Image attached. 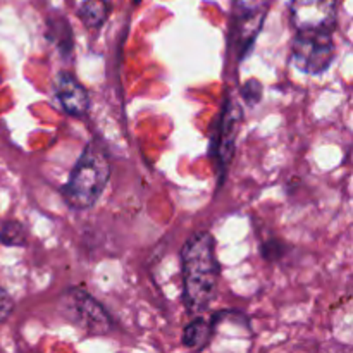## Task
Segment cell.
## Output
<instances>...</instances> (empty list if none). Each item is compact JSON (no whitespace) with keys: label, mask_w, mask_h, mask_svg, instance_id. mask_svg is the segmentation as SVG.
<instances>
[{"label":"cell","mask_w":353,"mask_h":353,"mask_svg":"<svg viewBox=\"0 0 353 353\" xmlns=\"http://www.w3.org/2000/svg\"><path fill=\"white\" fill-rule=\"evenodd\" d=\"M183 302L190 314H202L212 303L219 283L221 265L216 240L209 231H196L181 252Z\"/></svg>","instance_id":"obj_1"},{"label":"cell","mask_w":353,"mask_h":353,"mask_svg":"<svg viewBox=\"0 0 353 353\" xmlns=\"http://www.w3.org/2000/svg\"><path fill=\"white\" fill-rule=\"evenodd\" d=\"M109 178L110 161L107 148L99 138H93L79 155L68 183L62 186V196L72 209H90L103 193Z\"/></svg>","instance_id":"obj_2"},{"label":"cell","mask_w":353,"mask_h":353,"mask_svg":"<svg viewBox=\"0 0 353 353\" xmlns=\"http://www.w3.org/2000/svg\"><path fill=\"white\" fill-rule=\"evenodd\" d=\"M271 9V0H233L230 23V48L245 59L254 47Z\"/></svg>","instance_id":"obj_3"},{"label":"cell","mask_w":353,"mask_h":353,"mask_svg":"<svg viewBox=\"0 0 353 353\" xmlns=\"http://www.w3.org/2000/svg\"><path fill=\"white\" fill-rule=\"evenodd\" d=\"M334 55L333 31L302 30L293 40V64L305 74H323L334 61Z\"/></svg>","instance_id":"obj_4"},{"label":"cell","mask_w":353,"mask_h":353,"mask_svg":"<svg viewBox=\"0 0 353 353\" xmlns=\"http://www.w3.org/2000/svg\"><path fill=\"white\" fill-rule=\"evenodd\" d=\"M61 302L62 314L90 336H102L112 331L114 323L107 310L85 290H68Z\"/></svg>","instance_id":"obj_5"},{"label":"cell","mask_w":353,"mask_h":353,"mask_svg":"<svg viewBox=\"0 0 353 353\" xmlns=\"http://www.w3.org/2000/svg\"><path fill=\"white\" fill-rule=\"evenodd\" d=\"M243 119V110L238 105L236 100L231 95H226L219 117L216 121L212 140H210V157L214 159L219 174V185L223 183L226 169L230 168L234 155V145H236L238 130Z\"/></svg>","instance_id":"obj_6"},{"label":"cell","mask_w":353,"mask_h":353,"mask_svg":"<svg viewBox=\"0 0 353 353\" xmlns=\"http://www.w3.org/2000/svg\"><path fill=\"white\" fill-rule=\"evenodd\" d=\"M290 16L296 31H334L338 19V0H292Z\"/></svg>","instance_id":"obj_7"},{"label":"cell","mask_w":353,"mask_h":353,"mask_svg":"<svg viewBox=\"0 0 353 353\" xmlns=\"http://www.w3.org/2000/svg\"><path fill=\"white\" fill-rule=\"evenodd\" d=\"M55 95L68 116L85 117L90 110V95L72 72L61 71L55 79Z\"/></svg>","instance_id":"obj_8"},{"label":"cell","mask_w":353,"mask_h":353,"mask_svg":"<svg viewBox=\"0 0 353 353\" xmlns=\"http://www.w3.org/2000/svg\"><path fill=\"white\" fill-rule=\"evenodd\" d=\"M212 331L214 326H210L202 316H196L183 330V345L192 350H202L209 343Z\"/></svg>","instance_id":"obj_9"},{"label":"cell","mask_w":353,"mask_h":353,"mask_svg":"<svg viewBox=\"0 0 353 353\" xmlns=\"http://www.w3.org/2000/svg\"><path fill=\"white\" fill-rule=\"evenodd\" d=\"M110 12L107 0H85L78 9V17L88 30H99L103 26Z\"/></svg>","instance_id":"obj_10"},{"label":"cell","mask_w":353,"mask_h":353,"mask_svg":"<svg viewBox=\"0 0 353 353\" xmlns=\"http://www.w3.org/2000/svg\"><path fill=\"white\" fill-rule=\"evenodd\" d=\"M47 38L48 41H52L61 50V54L68 55L72 52L74 37H72L71 24L65 17H52V19H48Z\"/></svg>","instance_id":"obj_11"},{"label":"cell","mask_w":353,"mask_h":353,"mask_svg":"<svg viewBox=\"0 0 353 353\" xmlns=\"http://www.w3.org/2000/svg\"><path fill=\"white\" fill-rule=\"evenodd\" d=\"M0 243L6 247H24L28 243V231L19 221H6L0 226Z\"/></svg>","instance_id":"obj_12"},{"label":"cell","mask_w":353,"mask_h":353,"mask_svg":"<svg viewBox=\"0 0 353 353\" xmlns=\"http://www.w3.org/2000/svg\"><path fill=\"white\" fill-rule=\"evenodd\" d=\"M262 83L257 81L255 78L248 79V81L243 83V86H241V99L245 100V103L250 107L257 105L259 102H261L262 99Z\"/></svg>","instance_id":"obj_13"},{"label":"cell","mask_w":353,"mask_h":353,"mask_svg":"<svg viewBox=\"0 0 353 353\" xmlns=\"http://www.w3.org/2000/svg\"><path fill=\"white\" fill-rule=\"evenodd\" d=\"M285 250L286 245L279 240H269L265 243H262L261 247V252L265 261H279L285 255Z\"/></svg>","instance_id":"obj_14"},{"label":"cell","mask_w":353,"mask_h":353,"mask_svg":"<svg viewBox=\"0 0 353 353\" xmlns=\"http://www.w3.org/2000/svg\"><path fill=\"white\" fill-rule=\"evenodd\" d=\"M12 310H14V300L10 299V295L6 292V288L0 286V324L6 323V321L9 319Z\"/></svg>","instance_id":"obj_15"},{"label":"cell","mask_w":353,"mask_h":353,"mask_svg":"<svg viewBox=\"0 0 353 353\" xmlns=\"http://www.w3.org/2000/svg\"><path fill=\"white\" fill-rule=\"evenodd\" d=\"M141 2V0H133V3H134V6H138V3H140Z\"/></svg>","instance_id":"obj_16"}]
</instances>
